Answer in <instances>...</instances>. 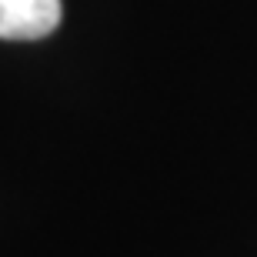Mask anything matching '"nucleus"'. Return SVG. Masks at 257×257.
<instances>
[{"instance_id": "1", "label": "nucleus", "mask_w": 257, "mask_h": 257, "mask_svg": "<svg viewBox=\"0 0 257 257\" xmlns=\"http://www.w3.org/2000/svg\"><path fill=\"white\" fill-rule=\"evenodd\" d=\"M60 0H0V40H40L60 27Z\"/></svg>"}]
</instances>
